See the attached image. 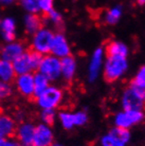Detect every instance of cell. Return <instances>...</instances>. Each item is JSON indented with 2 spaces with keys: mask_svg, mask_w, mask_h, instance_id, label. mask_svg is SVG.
<instances>
[{
  "mask_svg": "<svg viewBox=\"0 0 145 146\" xmlns=\"http://www.w3.org/2000/svg\"><path fill=\"white\" fill-rule=\"evenodd\" d=\"M53 135L48 125H38L35 127L33 146H50L52 145Z\"/></svg>",
  "mask_w": 145,
  "mask_h": 146,
  "instance_id": "10",
  "label": "cell"
},
{
  "mask_svg": "<svg viewBox=\"0 0 145 146\" xmlns=\"http://www.w3.org/2000/svg\"><path fill=\"white\" fill-rule=\"evenodd\" d=\"M53 38H54V34L50 30L40 29L37 33L34 34L32 49L40 54H47L51 52Z\"/></svg>",
  "mask_w": 145,
  "mask_h": 146,
  "instance_id": "7",
  "label": "cell"
},
{
  "mask_svg": "<svg viewBox=\"0 0 145 146\" xmlns=\"http://www.w3.org/2000/svg\"><path fill=\"white\" fill-rule=\"evenodd\" d=\"M35 127L31 124H22L17 128L15 137L22 146H33Z\"/></svg>",
  "mask_w": 145,
  "mask_h": 146,
  "instance_id": "12",
  "label": "cell"
},
{
  "mask_svg": "<svg viewBox=\"0 0 145 146\" xmlns=\"http://www.w3.org/2000/svg\"><path fill=\"white\" fill-rule=\"evenodd\" d=\"M143 111L142 110H123L119 112L114 117V125L116 127L128 129L131 126L140 123L143 120Z\"/></svg>",
  "mask_w": 145,
  "mask_h": 146,
  "instance_id": "8",
  "label": "cell"
},
{
  "mask_svg": "<svg viewBox=\"0 0 145 146\" xmlns=\"http://www.w3.org/2000/svg\"><path fill=\"white\" fill-rule=\"evenodd\" d=\"M38 72L44 74L49 80H57L62 74V64L61 59L54 55H48L43 58Z\"/></svg>",
  "mask_w": 145,
  "mask_h": 146,
  "instance_id": "4",
  "label": "cell"
},
{
  "mask_svg": "<svg viewBox=\"0 0 145 146\" xmlns=\"http://www.w3.org/2000/svg\"><path fill=\"white\" fill-rule=\"evenodd\" d=\"M17 127L14 120L9 115L0 114V138H12L15 137Z\"/></svg>",
  "mask_w": 145,
  "mask_h": 146,
  "instance_id": "14",
  "label": "cell"
},
{
  "mask_svg": "<svg viewBox=\"0 0 145 146\" xmlns=\"http://www.w3.org/2000/svg\"><path fill=\"white\" fill-rule=\"evenodd\" d=\"M53 10V0H40V12L46 16Z\"/></svg>",
  "mask_w": 145,
  "mask_h": 146,
  "instance_id": "28",
  "label": "cell"
},
{
  "mask_svg": "<svg viewBox=\"0 0 145 146\" xmlns=\"http://www.w3.org/2000/svg\"><path fill=\"white\" fill-rule=\"evenodd\" d=\"M106 54L107 56H125L128 55V48L119 41H110L106 46Z\"/></svg>",
  "mask_w": 145,
  "mask_h": 146,
  "instance_id": "20",
  "label": "cell"
},
{
  "mask_svg": "<svg viewBox=\"0 0 145 146\" xmlns=\"http://www.w3.org/2000/svg\"><path fill=\"white\" fill-rule=\"evenodd\" d=\"M124 110H142L145 107V90L134 86L127 88L122 96Z\"/></svg>",
  "mask_w": 145,
  "mask_h": 146,
  "instance_id": "3",
  "label": "cell"
},
{
  "mask_svg": "<svg viewBox=\"0 0 145 146\" xmlns=\"http://www.w3.org/2000/svg\"><path fill=\"white\" fill-rule=\"evenodd\" d=\"M48 18L50 19V20H52V21L54 22L55 25H59V23H62V16H61V14L58 13V12L54 11V10H52V11L49 13V14L46 15Z\"/></svg>",
  "mask_w": 145,
  "mask_h": 146,
  "instance_id": "30",
  "label": "cell"
},
{
  "mask_svg": "<svg viewBox=\"0 0 145 146\" xmlns=\"http://www.w3.org/2000/svg\"><path fill=\"white\" fill-rule=\"evenodd\" d=\"M21 7L30 14H37L40 12V0H19Z\"/></svg>",
  "mask_w": 145,
  "mask_h": 146,
  "instance_id": "23",
  "label": "cell"
},
{
  "mask_svg": "<svg viewBox=\"0 0 145 146\" xmlns=\"http://www.w3.org/2000/svg\"><path fill=\"white\" fill-rule=\"evenodd\" d=\"M25 47L22 46L20 42H11L2 49L1 51V57L2 59L9 60V62H13L15 59L19 57L21 54L25 53Z\"/></svg>",
  "mask_w": 145,
  "mask_h": 146,
  "instance_id": "13",
  "label": "cell"
},
{
  "mask_svg": "<svg viewBox=\"0 0 145 146\" xmlns=\"http://www.w3.org/2000/svg\"><path fill=\"white\" fill-rule=\"evenodd\" d=\"M127 70L125 56H107L104 67V77L109 83L119 80Z\"/></svg>",
  "mask_w": 145,
  "mask_h": 146,
  "instance_id": "2",
  "label": "cell"
},
{
  "mask_svg": "<svg viewBox=\"0 0 145 146\" xmlns=\"http://www.w3.org/2000/svg\"><path fill=\"white\" fill-rule=\"evenodd\" d=\"M54 117H55V114L53 109H44V111L41 113V119H43V121L46 123V125H49V126L54 123Z\"/></svg>",
  "mask_w": 145,
  "mask_h": 146,
  "instance_id": "27",
  "label": "cell"
},
{
  "mask_svg": "<svg viewBox=\"0 0 145 146\" xmlns=\"http://www.w3.org/2000/svg\"><path fill=\"white\" fill-rule=\"evenodd\" d=\"M25 27L27 33L35 34L41 29L43 20L37 14H29L25 18Z\"/></svg>",
  "mask_w": 145,
  "mask_h": 146,
  "instance_id": "18",
  "label": "cell"
},
{
  "mask_svg": "<svg viewBox=\"0 0 145 146\" xmlns=\"http://www.w3.org/2000/svg\"><path fill=\"white\" fill-rule=\"evenodd\" d=\"M15 0H0V4H3V5H7V4L13 3Z\"/></svg>",
  "mask_w": 145,
  "mask_h": 146,
  "instance_id": "32",
  "label": "cell"
},
{
  "mask_svg": "<svg viewBox=\"0 0 145 146\" xmlns=\"http://www.w3.org/2000/svg\"><path fill=\"white\" fill-rule=\"evenodd\" d=\"M74 120H75V126L84 125L87 122V114L83 111L74 113Z\"/></svg>",
  "mask_w": 145,
  "mask_h": 146,
  "instance_id": "29",
  "label": "cell"
},
{
  "mask_svg": "<svg viewBox=\"0 0 145 146\" xmlns=\"http://www.w3.org/2000/svg\"><path fill=\"white\" fill-rule=\"evenodd\" d=\"M0 146H22L20 143L10 140L9 138H0Z\"/></svg>",
  "mask_w": 145,
  "mask_h": 146,
  "instance_id": "31",
  "label": "cell"
},
{
  "mask_svg": "<svg viewBox=\"0 0 145 146\" xmlns=\"http://www.w3.org/2000/svg\"><path fill=\"white\" fill-rule=\"evenodd\" d=\"M16 75V72L14 70L13 62L5 60V59H0V80L10 83L13 82Z\"/></svg>",
  "mask_w": 145,
  "mask_h": 146,
  "instance_id": "17",
  "label": "cell"
},
{
  "mask_svg": "<svg viewBox=\"0 0 145 146\" xmlns=\"http://www.w3.org/2000/svg\"><path fill=\"white\" fill-rule=\"evenodd\" d=\"M61 64H62V74L67 80H71L74 76L75 73L76 65L75 60L72 56H66L64 58L61 59Z\"/></svg>",
  "mask_w": 145,
  "mask_h": 146,
  "instance_id": "19",
  "label": "cell"
},
{
  "mask_svg": "<svg viewBox=\"0 0 145 146\" xmlns=\"http://www.w3.org/2000/svg\"><path fill=\"white\" fill-rule=\"evenodd\" d=\"M130 133L128 129L113 127L101 140L102 146H126L129 141Z\"/></svg>",
  "mask_w": 145,
  "mask_h": 146,
  "instance_id": "6",
  "label": "cell"
},
{
  "mask_svg": "<svg viewBox=\"0 0 145 146\" xmlns=\"http://www.w3.org/2000/svg\"><path fill=\"white\" fill-rule=\"evenodd\" d=\"M103 55H104V51L101 48L96 49L92 54L90 64H89V80L90 82L94 80L98 75L100 68L103 62Z\"/></svg>",
  "mask_w": 145,
  "mask_h": 146,
  "instance_id": "15",
  "label": "cell"
},
{
  "mask_svg": "<svg viewBox=\"0 0 145 146\" xmlns=\"http://www.w3.org/2000/svg\"><path fill=\"white\" fill-rule=\"evenodd\" d=\"M50 146H59V145H50Z\"/></svg>",
  "mask_w": 145,
  "mask_h": 146,
  "instance_id": "34",
  "label": "cell"
},
{
  "mask_svg": "<svg viewBox=\"0 0 145 146\" xmlns=\"http://www.w3.org/2000/svg\"><path fill=\"white\" fill-rule=\"evenodd\" d=\"M16 86L18 91L22 95L29 99H34V91H35V84H34V75L31 73H25L18 75L16 80Z\"/></svg>",
  "mask_w": 145,
  "mask_h": 146,
  "instance_id": "9",
  "label": "cell"
},
{
  "mask_svg": "<svg viewBox=\"0 0 145 146\" xmlns=\"http://www.w3.org/2000/svg\"><path fill=\"white\" fill-rule=\"evenodd\" d=\"M137 3L139 5H145V0H137Z\"/></svg>",
  "mask_w": 145,
  "mask_h": 146,
  "instance_id": "33",
  "label": "cell"
},
{
  "mask_svg": "<svg viewBox=\"0 0 145 146\" xmlns=\"http://www.w3.org/2000/svg\"><path fill=\"white\" fill-rule=\"evenodd\" d=\"M12 93L11 86L9 85V83L3 82L0 80V100H3L9 98Z\"/></svg>",
  "mask_w": 145,
  "mask_h": 146,
  "instance_id": "26",
  "label": "cell"
},
{
  "mask_svg": "<svg viewBox=\"0 0 145 146\" xmlns=\"http://www.w3.org/2000/svg\"><path fill=\"white\" fill-rule=\"evenodd\" d=\"M63 100V92L56 87H49L36 99L37 104L43 109H54Z\"/></svg>",
  "mask_w": 145,
  "mask_h": 146,
  "instance_id": "5",
  "label": "cell"
},
{
  "mask_svg": "<svg viewBox=\"0 0 145 146\" xmlns=\"http://www.w3.org/2000/svg\"><path fill=\"white\" fill-rule=\"evenodd\" d=\"M51 53L56 57H61V58H64L70 55L69 44L63 34L58 33L54 35L52 47H51Z\"/></svg>",
  "mask_w": 145,
  "mask_h": 146,
  "instance_id": "11",
  "label": "cell"
},
{
  "mask_svg": "<svg viewBox=\"0 0 145 146\" xmlns=\"http://www.w3.org/2000/svg\"><path fill=\"white\" fill-rule=\"evenodd\" d=\"M59 119L62 122L63 126L66 129H70L73 126H75V120H74V114L68 112H62L59 114Z\"/></svg>",
  "mask_w": 145,
  "mask_h": 146,
  "instance_id": "25",
  "label": "cell"
},
{
  "mask_svg": "<svg viewBox=\"0 0 145 146\" xmlns=\"http://www.w3.org/2000/svg\"><path fill=\"white\" fill-rule=\"evenodd\" d=\"M15 21L12 18H5L0 22V30H1V34L2 37L5 41L9 42H13L15 39Z\"/></svg>",
  "mask_w": 145,
  "mask_h": 146,
  "instance_id": "16",
  "label": "cell"
},
{
  "mask_svg": "<svg viewBox=\"0 0 145 146\" xmlns=\"http://www.w3.org/2000/svg\"><path fill=\"white\" fill-rule=\"evenodd\" d=\"M34 84H35V91H34V99L36 100L43 92L49 87V80L40 72L34 74Z\"/></svg>",
  "mask_w": 145,
  "mask_h": 146,
  "instance_id": "21",
  "label": "cell"
},
{
  "mask_svg": "<svg viewBox=\"0 0 145 146\" xmlns=\"http://www.w3.org/2000/svg\"><path fill=\"white\" fill-rule=\"evenodd\" d=\"M131 86L145 90V66L140 68L137 75L134 76V78L131 82Z\"/></svg>",
  "mask_w": 145,
  "mask_h": 146,
  "instance_id": "24",
  "label": "cell"
},
{
  "mask_svg": "<svg viewBox=\"0 0 145 146\" xmlns=\"http://www.w3.org/2000/svg\"><path fill=\"white\" fill-rule=\"evenodd\" d=\"M0 114H1V108H0Z\"/></svg>",
  "mask_w": 145,
  "mask_h": 146,
  "instance_id": "35",
  "label": "cell"
},
{
  "mask_svg": "<svg viewBox=\"0 0 145 146\" xmlns=\"http://www.w3.org/2000/svg\"><path fill=\"white\" fill-rule=\"evenodd\" d=\"M122 16V9L121 7H114L106 12L105 22L107 25H116L120 20Z\"/></svg>",
  "mask_w": 145,
  "mask_h": 146,
  "instance_id": "22",
  "label": "cell"
},
{
  "mask_svg": "<svg viewBox=\"0 0 145 146\" xmlns=\"http://www.w3.org/2000/svg\"><path fill=\"white\" fill-rule=\"evenodd\" d=\"M43 58H44L43 54H40L31 48L13 62L15 72L17 75H20V74L30 73L34 70H38Z\"/></svg>",
  "mask_w": 145,
  "mask_h": 146,
  "instance_id": "1",
  "label": "cell"
}]
</instances>
